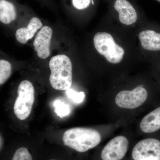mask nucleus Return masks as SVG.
Here are the masks:
<instances>
[{
	"instance_id": "nucleus-1",
	"label": "nucleus",
	"mask_w": 160,
	"mask_h": 160,
	"mask_svg": "<svg viewBox=\"0 0 160 160\" xmlns=\"http://www.w3.org/2000/svg\"><path fill=\"white\" fill-rule=\"evenodd\" d=\"M90 42L92 61L109 72L124 71L141 62L135 32L119 26L107 12Z\"/></svg>"
},
{
	"instance_id": "nucleus-2",
	"label": "nucleus",
	"mask_w": 160,
	"mask_h": 160,
	"mask_svg": "<svg viewBox=\"0 0 160 160\" xmlns=\"http://www.w3.org/2000/svg\"><path fill=\"white\" fill-rule=\"evenodd\" d=\"M107 12L118 25L132 32L149 18L137 0H104Z\"/></svg>"
},
{
	"instance_id": "nucleus-3",
	"label": "nucleus",
	"mask_w": 160,
	"mask_h": 160,
	"mask_svg": "<svg viewBox=\"0 0 160 160\" xmlns=\"http://www.w3.org/2000/svg\"><path fill=\"white\" fill-rule=\"evenodd\" d=\"M141 62L160 54V24L149 19L135 32Z\"/></svg>"
},
{
	"instance_id": "nucleus-4",
	"label": "nucleus",
	"mask_w": 160,
	"mask_h": 160,
	"mask_svg": "<svg viewBox=\"0 0 160 160\" xmlns=\"http://www.w3.org/2000/svg\"><path fill=\"white\" fill-rule=\"evenodd\" d=\"M102 140L99 132L90 128H71L64 132L63 145L80 153H83L97 147Z\"/></svg>"
},
{
	"instance_id": "nucleus-5",
	"label": "nucleus",
	"mask_w": 160,
	"mask_h": 160,
	"mask_svg": "<svg viewBox=\"0 0 160 160\" xmlns=\"http://www.w3.org/2000/svg\"><path fill=\"white\" fill-rule=\"evenodd\" d=\"M51 71L49 82L53 89L67 90L72 84V63L68 56L59 54L52 58L49 62Z\"/></svg>"
},
{
	"instance_id": "nucleus-6",
	"label": "nucleus",
	"mask_w": 160,
	"mask_h": 160,
	"mask_svg": "<svg viewBox=\"0 0 160 160\" xmlns=\"http://www.w3.org/2000/svg\"><path fill=\"white\" fill-rule=\"evenodd\" d=\"M18 93L13 111L18 119L24 120L29 117L34 102V88L32 83L28 80L22 81L18 87Z\"/></svg>"
},
{
	"instance_id": "nucleus-7",
	"label": "nucleus",
	"mask_w": 160,
	"mask_h": 160,
	"mask_svg": "<svg viewBox=\"0 0 160 160\" xmlns=\"http://www.w3.org/2000/svg\"><path fill=\"white\" fill-rule=\"evenodd\" d=\"M148 89L145 85H137L131 89H123L118 92L115 98L116 104L120 108L134 109L142 106L148 98Z\"/></svg>"
},
{
	"instance_id": "nucleus-8",
	"label": "nucleus",
	"mask_w": 160,
	"mask_h": 160,
	"mask_svg": "<svg viewBox=\"0 0 160 160\" xmlns=\"http://www.w3.org/2000/svg\"><path fill=\"white\" fill-rule=\"evenodd\" d=\"M133 160H160V141L149 138L141 140L132 150Z\"/></svg>"
},
{
	"instance_id": "nucleus-9",
	"label": "nucleus",
	"mask_w": 160,
	"mask_h": 160,
	"mask_svg": "<svg viewBox=\"0 0 160 160\" xmlns=\"http://www.w3.org/2000/svg\"><path fill=\"white\" fill-rule=\"evenodd\" d=\"M129 148V141L123 136L116 137L103 147L100 160H123Z\"/></svg>"
},
{
	"instance_id": "nucleus-10",
	"label": "nucleus",
	"mask_w": 160,
	"mask_h": 160,
	"mask_svg": "<svg viewBox=\"0 0 160 160\" xmlns=\"http://www.w3.org/2000/svg\"><path fill=\"white\" fill-rule=\"evenodd\" d=\"M52 35V29L48 26H43L38 32L33 41V45L39 58L45 59L50 55Z\"/></svg>"
},
{
	"instance_id": "nucleus-11",
	"label": "nucleus",
	"mask_w": 160,
	"mask_h": 160,
	"mask_svg": "<svg viewBox=\"0 0 160 160\" xmlns=\"http://www.w3.org/2000/svg\"><path fill=\"white\" fill-rule=\"evenodd\" d=\"M42 27V23L40 19L35 17L32 18L27 27L20 28L17 30L15 33L17 40L21 44H26Z\"/></svg>"
},
{
	"instance_id": "nucleus-12",
	"label": "nucleus",
	"mask_w": 160,
	"mask_h": 160,
	"mask_svg": "<svg viewBox=\"0 0 160 160\" xmlns=\"http://www.w3.org/2000/svg\"><path fill=\"white\" fill-rule=\"evenodd\" d=\"M140 128L143 132L152 133L160 129V106L144 117L140 123Z\"/></svg>"
},
{
	"instance_id": "nucleus-13",
	"label": "nucleus",
	"mask_w": 160,
	"mask_h": 160,
	"mask_svg": "<svg viewBox=\"0 0 160 160\" xmlns=\"http://www.w3.org/2000/svg\"><path fill=\"white\" fill-rule=\"evenodd\" d=\"M17 7L10 0H0V21L9 24L17 17Z\"/></svg>"
},
{
	"instance_id": "nucleus-14",
	"label": "nucleus",
	"mask_w": 160,
	"mask_h": 160,
	"mask_svg": "<svg viewBox=\"0 0 160 160\" xmlns=\"http://www.w3.org/2000/svg\"><path fill=\"white\" fill-rule=\"evenodd\" d=\"M70 6L75 11L83 14H91L94 11L98 0H68Z\"/></svg>"
},
{
	"instance_id": "nucleus-15",
	"label": "nucleus",
	"mask_w": 160,
	"mask_h": 160,
	"mask_svg": "<svg viewBox=\"0 0 160 160\" xmlns=\"http://www.w3.org/2000/svg\"><path fill=\"white\" fill-rule=\"evenodd\" d=\"M12 72L11 64L6 60H0V84L3 85L10 77Z\"/></svg>"
},
{
	"instance_id": "nucleus-16",
	"label": "nucleus",
	"mask_w": 160,
	"mask_h": 160,
	"mask_svg": "<svg viewBox=\"0 0 160 160\" xmlns=\"http://www.w3.org/2000/svg\"><path fill=\"white\" fill-rule=\"evenodd\" d=\"M55 112L58 116L62 118L69 115L70 112L69 105L65 102L56 99L54 103Z\"/></svg>"
},
{
	"instance_id": "nucleus-17",
	"label": "nucleus",
	"mask_w": 160,
	"mask_h": 160,
	"mask_svg": "<svg viewBox=\"0 0 160 160\" xmlns=\"http://www.w3.org/2000/svg\"><path fill=\"white\" fill-rule=\"evenodd\" d=\"M148 63L151 65L152 69L160 82V54L152 58Z\"/></svg>"
},
{
	"instance_id": "nucleus-18",
	"label": "nucleus",
	"mask_w": 160,
	"mask_h": 160,
	"mask_svg": "<svg viewBox=\"0 0 160 160\" xmlns=\"http://www.w3.org/2000/svg\"><path fill=\"white\" fill-rule=\"evenodd\" d=\"M67 97L71 99L74 102L80 103L83 102L85 97V92H76L72 89H69L66 91Z\"/></svg>"
},
{
	"instance_id": "nucleus-19",
	"label": "nucleus",
	"mask_w": 160,
	"mask_h": 160,
	"mask_svg": "<svg viewBox=\"0 0 160 160\" xmlns=\"http://www.w3.org/2000/svg\"><path fill=\"white\" fill-rule=\"evenodd\" d=\"M46 160H61L59 159H57L55 158H49V159H46Z\"/></svg>"
},
{
	"instance_id": "nucleus-20",
	"label": "nucleus",
	"mask_w": 160,
	"mask_h": 160,
	"mask_svg": "<svg viewBox=\"0 0 160 160\" xmlns=\"http://www.w3.org/2000/svg\"><path fill=\"white\" fill-rule=\"evenodd\" d=\"M155 1H157V2H159L160 3V0H155Z\"/></svg>"
}]
</instances>
